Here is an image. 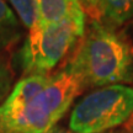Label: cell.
I'll return each mask as SVG.
<instances>
[{
  "mask_svg": "<svg viewBox=\"0 0 133 133\" xmlns=\"http://www.w3.org/2000/svg\"><path fill=\"white\" fill-rule=\"evenodd\" d=\"M66 68L83 89L133 84V44L99 20H91Z\"/></svg>",
  "mask_w": 133,
  "mask_h": 133,
  "instance_id": "1",
  "label": "cell"
},
{
  "mask_svg": "<svg viewBox=\"0 0 133 133\" xmlns=\"http://www.w3.org/2000/svg\"><path fill=\"white\" fill-rule=\"evenodd\" d=\"M85 27L74 21H64L29 31L15 54V64L25 76L48 75L80 42Z\"/></svg>",
  "mask_w": 133,
  "mask_h": 133,
  "instance_id": "2",
  "label": "cell"
},
{
  "mask_svg": "<svg viewBox=\"0 0 133 133\" xmlns=\"http://www.w3.org/2000/svg\"><path fill=\"white\" fill-rule=\"evenodd\" d=\"M132 116V85L96 88L71 110L69 129L74 133H107L127 123Z\"/></svg>",
  "mask_w": 133,
  "mask_h": 133,
  "instance_id": "3",
  "label": "cell"
},
{
  "mask_svg": "<svg viewBox=\"0 0 133 133\" xmlns=\"http://www.w3.org/2000/svg\"><path fill=\"white\" fill-rule=\"evenodd\" d=\"M83 86L66 66L51 74L47 85L22 110L6 133H47L65 115Z\"/></svg>",
  "mask_w": 133,
  "mask_h": 133,
  "instance_id": "4",
  "label": "cell"
},
{
  "mask_svg": "<svg viewBox=\"0 0 133 133\" xmlns=\"http://www.w3.org/2000/svg\"><path fill=\"white\" fill-rule=\"evenodd\" d=\"M39 26L74 21L86 25V12L79 0H35Z\"/></svg>",
  "mask_w": 133,
  "mask_h": 133,
  "instance_id": "5",
  "label": "cell"
},
{
  "mask_svg": "<svg viewBox=\"0 0 133 133\" xmlns=\"http://www.w3.org/2000/svg\"><path fill=\"white\" fill-rule=\"evenodd\" d=\"M96 20L114 29L128 24L133 20V0H99Z\"/></svg>",
  "mask_w": 133,
  "mask_h": 133,
  "instance_id": "6",
  "label": "cell"
},
{
  "mask_svg": "<svg viewBox=\"0 0 133 133\" xmlns=\"http://www.w3.org/2000/svg\"><path fill=\"white\" fill-rule=\"evenodd\" d=\"M24 35V26L5 0H0V52L14 46Z\"/></svg>",
  "mask_w": 133,
  "mask_h": 133,
  "instance_id": "7",
  "label": "cell"
},
{
  "mask_svg": "<svg viewBox=\"0 0 133 133\" xmlns=\"http://www.w3.org/2000/svg\"><path fill=\"white\" fill-rule=\"evenodd\" d=\"M5 1L16 14L17 19L25 29L32 31L39 26L35 0H5Z\"/></svg>",
  "mask_w": 133,
  "mask_h": 133,
  "instance_id": "8",
  "label": "cell"
},
{
  "mask_svg": "<svg viewBox=\"0 0 133 133\" xmlns=\"http://www.w3.org/2000/svg\"><path fill=\"white\" fill-rule=\"evenodd\" d=\"M12 80H14L12 69L5 56L0 52V101H3L10 92Z\"/></svg>",
  "mask_w": 133,
  "mask_h": 133,
  "instance_id": "9",
  "label": "cell"
},
{
  "mask_svg": "<svg viewBox=\"0 0 133 133\" xmlns=\"http://www.w3.org/2000/svg\"><path fill=\"white\" fill-rule=\"evenodd\" d=\"M81 6L84 8L85 12L88 11L92 16V19H97V4L99 0H79Z\"/></svg>",
  "mask_w": 133,
  "mask_h": 133,
  "instance_id": "10",
  "label": "cell"
},
{
  "mask_svg": "<svg viewBox=\"0 0 133 133\" xmlns=\"http://www.w3.org/2000/svg\"><path fill=\"white\" fill-rule=\"evenodd\" d=\"M47 133H74L71 132L70 129H65V128H62V127H53L52 129H49Z\"/></svg>",
  "mask_w": 133,
  "mask_h": 133,
  "instance_id": "11",
  "label": "cell"
},
{
  "mask_svg": "<svg viewBox=\"0 0 133 133\" xmlns=\"http://www.w3.org/2000/svg\"><path fill=\"white\" fill-rule=\"evenodd\" d=\"M128 122H129V133H133V116Z\"/></svg>",
  "mask_w": 133,
  "mask_h": 133,
  "instance_id": "12",
  "label": "cell"
},
{
  "mask_svg": "<svg viewBox=\"0 0 133 133\" xmlns=\"http://www.w3.org/2000/svg\"><path fill=\"white\" fill-rule=\"evenodd\" d=\"M107 133H128V132L127 131H116L115 129V131H111V132H107Z\"/></svg>",
  "mask_w": 133,
  "mask_h": 133,
  "instance_id": "13",
  "label": "cell"
}]
</instances>
